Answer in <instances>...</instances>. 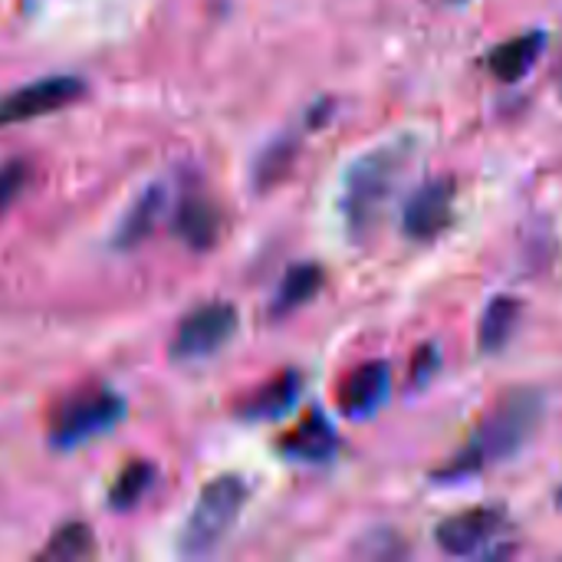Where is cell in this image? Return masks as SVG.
Instances as JSON below:
<instances>
[{"label":"cell","mask_w":562,"mask_h":562,"mask_svg":"<svg viewBox=\"0 0 562 562\" xmlns=\"http://www.w3.org/2000/svg\"><path fill=\"white\" fill-rule=\"evenodd\" d=\"M543 422V395L533 389H514L494 402V408L484 415V422L474 428L471 441L441 468L435 471V481L451 487L468 477H477L510 458H517L530 438L537 435Z\"/></svg>","instance_id":"1"},{"label":"cell","mask_w":562,"mask_h":562,"mask_svg":"<svg viewBox=\"0 0 562 562\" xmlns=\"http://www.w3.org/2000/svg\"><path fill=\"white\" fill-rule=\"evenodd\" d=\"M412 148H415L412 138H398V142L379 145L352 161L346 184H342V217H346L352 240L369 237V231L379 224L382 211L389 207V201L408 168Z\"/></svg>","instance_id":"2"},{"label":"cell","mask_w":562,"mask_h":562,"mask_svg":"<svg viewBox=\"0 0 562 562\" xmlns=\"http://www.w3.org/2000/svg\"><path fill=\"white\" fill-rule=\"evenodd\" d=\"M250 501V484L237 474H224L204 484V491L198 494L181 537H178V553L181 557H207L214 553L231 527L240 520L244 507Z\"/></svg>","instance_id":"3"},{"label":"cell","mask_w":562,"mask_h":562,"mask_svg":"<svg viewBox=\"0 0 562 562\" xmlns=\"http://www.w3.org/2000/svg\"><path fill=\"white\" fill-rule=\"evenodd\" d=\"M125 418V402L109 389H92L69 398L56 418L49 422V445L53 448H79L99 435H109Z\"/></svg>","instance_id":"4"},{"label":"cell","mask_w":562,"mask_h":562,"mask_svg":"<svg viewBox=\"0 0 562 562\" xmlns=\"http://www.w3.org/2000/svg\"><path fill=\"white\" fill-rule=\"evenodd\" d=\"M237 310L231 303H204L194 313H188L171 339V359L175 362H198L214 356L231 342L237 333Z\"/></svg>","instance_id":"5"},{"label":"cell","mask_w":562,"mask_h":562,"mask_svg":"<svg viewBox=\"0 0 562 562\" xmlns=\"http://www.w3.org/2000/svg\"><path fill=\"white\" fill-rule=\"evenodd\" d=\"M504 530H507L504 507L481 504V507H468L441 520L435 530V540L448 557H477V553H487L497 540H504Z\"/></svg>","instance_id":"6"},{"label":"cell","mask_w":562,"mask_h":562,"mask_svg":"<svg viewBox=\"0 0 562 562\" xmlns=\"http://www.w3.org/2000/svg\"><path fill=\"white\" fill-rule=\"evenodd\" d=\"M82 92H86V82L76 76H46V79L26 82L0 99V125H20L40 115L59 112L72 105L76 99H82Z\"/></svg>","instance_id":"7"},{"label":"cell","mask_w":562,"mask_h":562,"mask_svg":"<svg viewBox=\"0 0 562 562\" xmlns=\"http://www.w3.org/2000/svg\"><path fill=\"white\" fill-rule=\"evenodd\" d=\"M454 198H458V184L454 178H431L422 188L412 191L405 214H402V231L425 244L441 237L451 224H454Z\"/></svg>","instance_id":"8"},{"label":"cell","mask_w":562,"mask_h":562,"mask_svg":"<svg viewBox=\"0 0 562 562\" xmlns=\"http://www.w3.org/2000/svg\"><path fill=\"white\" fill-rule=\"evenodd\" d=\"M389 389H392V369H389V362H366L356 372H349V379L342 382V389H339V408L352 422L372 418L385 405Z\"/></svg>","instance_id":"9"},{"label":"cell","mask_w":562,"mask_h":562,"mask_svg":"<svg viewBox=\"0 0 562 562\" xmlns=\"http://www.w3.org/2000/svg\"><path fill=\"white\" fill-rule=\"evenodd\" d=\"M543 49H547V33L530 30L524 36H514V40L494 46L487 53V69L501 82H520L537 66V59L543 56Z\"/></svg>","instance_id":"10"},{"label":"cell","mask_w":562,"mask_h":562,"mask_svg":"<svg viewBox=\"0 0 562 562\" xmlns=\"http://www.w3.org/2000/svg\"><path fill=\"white\" fill-rule=\"evenodd\" d=\"M303 392V379L300 372H283L277 375L273 382H267L263 389H257L244 405H240V415L250 418V422H273V418H283L296 398Z\"/></svg>","instance_id":"11"},{"label":"cell","mask_w":562,"mask_h":562,"mask_svg":"<svg viewBox=\"0 0 562 562\" xmlns=\"http://www.w3.org/2000/svg\"><path fill=\"white\" fill-rule=\"evenodd\" d=\"M283 454L293 461H326L336 451V431L326 422L323 412H310L286 438H283Z\"/></svg>","instance_id":"12"},{"label":"cell","mask_w":562,"mask_h":562,"mask_svg":"<svg viewBox=\"0 0 562 562\" xmlns=\"http://www.w3.org/2000/svg\"><path fill=\"white\" fill-rule=\"evenodd\" d=\"M175 234L191 250H211L221 237V214L204 198H188L175 214Z\"/></svg>","instance_id":"13"},{"label":"cell","mask_w":562,"mask_h":562,"mask_svg":"<svg viewBox=\"0 0 562 562\" xmlns=\"http://www.w3.org/2000/svg\"><path fill=\"white\" fill-rule=\"evenodd\" d=\"M165 204H168L165 188H161V184H151V188L128 207V214L122 217V224H119V231H115V247H119V250L138 247V244L155 231V224L161 221Z\"/></svg>","instance_id":"14"},{"label":"cell","mask_w":562,"mask_h":562,"mask_svg":"<svg viewBox=\"0 0 562 562\" xmlns=\"http://www.w3.org/2000/svg\"><path fill=\"white\" fill-rule=\"evenodd\" d=\"M524 316V303L517 296H497L491 300V306L481 316V333H477V346L487 356H497L517 333Z\"/></svg>","instance_id":"15"},{"label":"cell","mask_w":562,"mask_h":562,"mask_svg":"<svg viewBox=\"0 0 562 562\" xmlns=\"http://www.w3.org/2000/svg\"><path fill=\"white\" fill-rule=\"evenodd\" d=\"M319 290H323V267H316V263H296V267L286 270L283 283H280V290H277V296H273L270 313H273L277 319H280V316H290V313H296L300 306H306Z\"/></svg>","instance_id":"16"},{"label":"cell","mask_w":562,"mask_h":562,"mask_svg":"<svg viewBox=\"0 0 562 562\" xmlns=\"http://www.w3.org/2000/svg\"><path fill=\"white\" fill-rule=\"evenodd\" d=\"M155 484V468L148 461H132L125 464V471L112 481L109 487V507L112 510H132Z\"/></svg>","instance_id":"17"},{"label":"cell","mask_w":562,"mask_h":562,"mask_svg":"<svg viewBox=\"0 0 562 562\" xmlns=\"http://www.w3.org/2000/svg\"><path fill=\"white\" fill-rule=\"evenodd\" d=\"M92 550H95L92 530L82 527V524H66L63 530H56V533L49 537V543H46V550L40 553V560H86V557H92Z\"/></svg>","instance_id":"18"},{"label":"cell","mask_w":562,"mask_h":562,"mask_svg":"<svg viewBox=\"0 0 562 562\" xmlns=\"http://www.w3.org/2000/svg\"><path fill=\"white\" fill-rule=\"evenodd\" d=\"M26 181H30V165L26 161H7V165H0V217L23 194Z\"/></svg>","instance_id":"19"},{"label":"cell","mask_w":562,"mask_h":562,"mask_svg":"<svg viewBox=\"0 0 562 562\" xmlns=\"http://www.w3.org/2000/svg\"><path fill=\"white\" fill-rule=\"evenodd\" d=\"M435 369H438V349H422L418 359H415L412 379L422 385V382H428V372H435Z\"/></svg>","instance_id":"20"},{"label":"cell","mask_w":562,"mask_h":562,"mask_svg":"<svg viewBox=\"0 0 562 562\" xmlns=\"http://www.w3.org/2000/svg\"><path fill=\"white\" fill-rule=\"evenodd\" d=\"M441 3H468V0H441Z\"/></svg>","instance_id":"21"},{"label":"cell","mask_w":562,"mask_h":562,"mask_svg":"<svg viewBox=\"0 0 562 562\" xmlns=\"http://www.w3.org/2000/svg\"><path fill=\"white\" fill-rule=\"evenodd\" d=\"M560 82H562V76H560Z\"/></svg>","instance_id":"22"}]
</instances>
